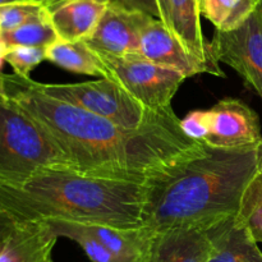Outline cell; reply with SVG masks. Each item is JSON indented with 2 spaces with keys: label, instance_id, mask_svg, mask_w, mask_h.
<instances>
[{
  "label": "cell",
  "instance_id": "cell-22",
  "mask_svg": "<svg viewBox=\"0 0 262 262\" xmlns=\"http://www.w3.org/2000/svg\"><path fill=\"white\" fill-rule=\"evenodd\" d=\"M45 12V7L31 2L0 7V28L2 32L12 31Z\"/></svg>",
  "mask_w": 262,
  "mask_h": 262
},
{
  "label": "cell",
  "instance_id": "cell-16",
  "mask_svg": "<svg viewBox=\"0 0 262 262\" xmlns=\"http://www.w3.org/2000/svg\"><path fill=\"white\" fill-rule=\"evenodd\" d=\"M46 60L72 73L102 78V67L97 54L84 41L58 40L46 49Z\"/></svg>",
  "mask_w": 262,
  "mask_h": 262
},
{
  "label": "cell",
  "instance_id": "cell-23",
  "mask_svg": "<svg viewBox=\"0 0 262 262\" xmlns=\"http://www.w3.org/2000/svg\"><path fill=\"white\" fill-rule=\"evenodd\" d=\"M181 128L184 135L197 142H205L210 133L209 110H193L181 119Z\"/></svg>",
  "mask_w": 262,
  "mask_h": 262
},
{
  "label": "cell",
  "instance_id": "cell-2",
  "mask_svg": "<svg viewBox=\"0 0 262 262\" xmlns=\"http://www.w3.org/2000/svg\"><path fill=\"white\" fill-rule=\"evenodd\" d=\"M257 173V146L214 148L202 143L151 171L142 182V227L209 229L237 215Z\"/></svg>",
  "mask_w": 262,
  "mask_h": 262
},
{
  "label": "cell",
  "instance_id": "cell-24",
  "mask_svg": "<svg viewBox=\"0 0 262 262\" xmlns=\"http://www.w3.org/2000/svg\"><path fill=\"white\" fill-rule=\"evenodd\" d=\"M112 3L120 5L125 9L143 13V14L161 20V12L158 0H112Z\"/></svg>",
  "mask_w": 262,
  "mask_h": 262
},
{
  "label": "cell",
  "instance_id": "cell-5",
  "mask_svg": "<svg viewBox=\"0 0 262 262\" xmlns=\"http://www.w3.org/2000/svg\"><path fill=\"white\" fill-rule=\"evenodd\" d=\"M38 86L53 99L60 100L129 129L143 127L166 112L146 109L130 97L119 84L109 78L79 83L38 82Z\"/></svg>",
  "mask_w": 262,
  "mask_h": 262
},
{
  "label": "cell",
  "instance_id": "cell-29",
  "mask_svg": "<svg viewBox=\"0 0 262 262\" xmlns=\"http://www.w3.org/2000/svg\"><path fill=\"white\" fill-rule=\"evenodd\" d=\"M5 51H7V46L0 41V73H2L3 66L5 63Z\"/></svg>",
  "mask_w": 262,
  "mask_h": 262
},
{
  "label": "cell",
  "instance_id": "cell-18",
  "mask_svg": "<svg viewBox=\"0 0 262 262\" xmlns=\"http://www.w3.org/2000/svg\"><path fill=\"white\" fill-rule=\"evenodd\" d=\"M59 38L50 19V13L45 8V12L38 17L28 20L12 31L2 32L0 41L7 48L12 46H30V48H43L56 42Z\"/></svg>",
  "mask_w": 262,
  "mask_h": 262
},
{
  "label": "cell",
  "instance_id": "cell-14",
  "mask_svg": "<svg viewBox=\"0 0 262 262\" xmlns=\"http://www.w3.org/2000/svg\"><path fill=\"white\" fill-rule=\"evenodd\" d=\"M56 241L45 223H17L0 251V262H54Z\"/></svg>",
  "mask_w": 262,
  "mask_h": 262
},
{
  "label": "cell",
  "instance_id": "cell-3",
  "mask_svg": "<svg viewBox=\"0 0 262 262\" xmlns=\"http://www.w3.org/2000/svg\"><path fill=\"white\" fill-rule=\"evenodd\" d=\"M142 186L48 169L22 183L0 186V210L17 223L64 220L133 229L142 227Z\"/></svg>",
  "mask_w": 262,
  "mask_h": 262
},
{
  "label": "cell",
  "instance_id": "cell-13",
  "mask_svg": "<svg viewBox=\"0 0 262 262\" xmlns=\"http://www.w3.org/2000/svg\"><path fill=\"white\" fill-rule=\"evenodd\" d=\"M211 255L207 262H262V251L245 224L230 216L207 229Z\"/></svg>",
  "mask_w": 262,
  "mask_h": 262
},
{
  "label": "cell",
  "instance_id": "cell-31",
  "mask_svg": "<svg viewBox=\"0 0 262 262\" xmlns=\"http://www.w3.org/2000/svg\"><path fill=\"white\" fill-rule=\"evenodd\" d=\"M28 2L31 3H36V4H41V5H46L49 2H51V0H28Z\"/></svg>",
  "mask_w": 262,
  "mask_h": 262
},
{
  "label": "cell",
  "instance_id": "cell-15",
  "mask_svg": "<svg viewBox=\"0 0 262 262\" xmlns=\"http://www.w3.org/2000/svg\"><path fill=\"white\" fill-rule=\"evenodd\" d=\"M107 4L92 0L71 2L46 8L58 38L68 42L86 41L99 25Z\"/></svg>",
  "mask_w": 262,
  "mask_h": 262
},
{
  "label": "cell",
  "instance_id": "cell-33",
  "mask_svg": "<svg viewBox=\"0 0 262 262\" xmlns=\"http://www.w3.org/2000/svg\"><path fill=\"white\" fill-rule=\"evenodd\" d=\"M0 35H2V28H0Z\"/></svg>",
  "mask_w": 262,
  "mask_h": 262
},
{
  "label": "cell",
  "instance_id": "cell-1",
  "mask_svg": "<svg viewBox=\"0 0 262 262\" xmlns=\"http://www.w3.org/2000/svg\"><path fill=\"white\" fill-rule=\"evenodd\" d=\"M0 86L48 132L71 170L84 176L142 184L151 171L204 143L184 135L173 107L129 129L53 99L31 77L2 72Z\"/></svg>",
  "mask_w": 262,
  "mask_h": 262
},
{
  "label": "cell",
  "instance_id": "cell-12",
  "mask_svg": "<svg viewBox=\"0 0 262 262\" xmlns=\"http://www.w3.org/2000/svg\"><path fill=\"white\" fill-rule=\"evenodd\" d=\"M200 17L199 0H169L168 28L170 32L192 55L207 64L214 76L225 77L219 63L212 58L210 43L202 32Z\"/></svg>",
  "mask_w": 262,
  "mask_h": 262
},
{
  "label": "cell",
  "instance_id": "cell-30",
  "mask_svg": "<svg viewBox=\"0 0 262 262\" xmlns=\"http://www.w3.org/2000/svg\"><path fill=\"white\" fill-rule=\"evenodd\" d=\"M28 2V0H0V7H4V5L9 4H15V3H23Z\"/></svg>",
  "mask_w": 262,
  "mask_h": 262
},
{
  "label": "cell",
  "instance_id": "cell-6",
  "mask_svg": "<svg viewBox=\"0 0 262 262\" xmlns=\"http://www.w3.org/2000/svg\"><path fill=\"white\" fill-rule=\"evenodd\" d=\"M96 54L102 67V78L112 79L143 107L152 112L170 109L171 100L186 79L179 72L138 56L120 58Z\"/></svg>",
  "mask_w": 262,
  "mask_h": 262
},
{
  "label": "cell",
  "instance_id": "cell-10",
  "mask_svg": "<svg viewBox=\"0 0 262 262\" xmlns=\"http://www.w3.org/2000/svg\"><path fill=\"white\" fill-rule=\"evenodd\" d=\"M138 58L179 72L186 78L200 73L212 74L211 68L192 55L160 19L151 18L140 37Z\"/></svg>",
  "mask_w": 262,
  "mask_h": 262
},
{
  "label": "cell",
  "instance_id": "cell-32",
  "mask_svg": "<svg viewBox=\"0 0 262 262\" xmlns=\"http://www.w3.org/2000/svg\"><path fill=\"white\" fill-rule=\"evenodd\" d=\"M257 9L260 10L261 13V17H262V0H258V4H257Z\"/></svg>",
  "mask_w": 262,
  "mask_h": 262
},
{
  "label": "cell",
  "instance_id": "cell-11",
  "mask_svg": "<svg viewBox=\"0 0 262 262\" xmlns=\"http://www.w3.org/2000/svg\"><path fill=\"white\" fill-rule=\"evenodd\" d=\"M210 255L207 229L171 228L151 232L143 262H207Z\"/></svg>",
  "mask_w": 262,
  "mask_h": 262
},
{
  "label": "cell",
  "instance_id": "cell-21",
  "mask_svg": "<svg viewBox=\"0 0 262 262\" xmlns=\"http://www.w3.org/2000/svg\"><path fill=\"white\" fill-rule=\"evenodd\" d=\"M46 60V49L30 46H12L5 51V63L9 64L14 74L30 77L31 72Z\"/></svg>",
  "mask_w": 262,
  "mask_h": 262
},
{
  "label": "cell",
  "instance_id": "cell-28",
  "mask_svg": "<svg viewBox=\"0 0 262 262\" xmlns=\"http://www.w3.org/2000/svg\"><path fill=\"white\" fill-rule=\"evenodd\" d=\"M257 173L262 174V140L257 146Z\"/></svg>",
  "mask_w": 262,
  "mask_h": 262
},
{
  "label": "cell",
  "instance_id": "cell-7",
  "mask_svg": "<svg viewBox=\"0 0 262 262\" xmlns=\"http://www.w3.org/2000/svg\"><path fill=\"white\" fill-rule=\"evenodd\" d=\"M210 43L211 55L217 63L234 69L262 100V17L255 12L237 28L216 31Z\"/></svg>",
  "mask_w": 262,
  "mask_h": 262
},
{
  "label": "cell",
  "instance_id": "cell-25",
  "mask_svg": "<svg viewBox=\"0 0 262 262\" xmlns=\"http://www.w3.org/2000/svg\"><path fill=\"white\" fill-rule=\"evenodd\" d=\"M15 227H17V222L9 214L0 210V251L4 247Z\"/></svg>",
  "mask_w": 262,
  "mask_h": 262
},
{
  "label": "cell",
  "instance_id": "cell-4",
  "mask_svg": "<svg viewBox=\"0 0 262 262\" xmlns=\"http://www.w3.org/2000/svg\"><path fill=\"white\" fill-rule=\"evenodd\" d=\"M48 169L71 170L48 132L0 86V186L22 183Z\"/></svg>",
  "mask_w": 262,
  "mask_h": 262
},
{
  "label": "cell",
  "instance_id": "cell-27",
  "mask_svg": "<svg viewBox=\"0 0 262 262\" xmlns=\"http://www.w3.org/2000/svg\"><path fill=\"white\" fill-rule=\"evenodd\" d=\"M71 2H81V0H51L49 2L48 4L43 5L45 8H51V7H56V5H61V4H66V3H71ZM92 2H99L102 3V4H110L112 0H92Z\"/></svg>",
  "mask_w": 262,
  "mask_h": 262
},
{
  "label": "cell",
  "instance_id": "cell-26",
  "mask_svg": "<svg viewBox=\"0 0 262 262\" xmlns=\"http://www.w3.org/2000/svg\"><path fill=\"white\" fill-rule=\"evenodd\" d=\"M158 3L161 12V22L168 27L169 26V0H158Z\"/></svg>",
  "mask_w": 262,
  "mask_h": 262
},
{
  "label": "cell",
  "instance_id": "cell-19",
  "mask_svg": "<svg viewBox=\"0 0 262 262\" xmlns=\"http://www.w3.org/2000/svg\"><path fill=\"white\" fill-rule=\"evenodd\" d=\"M41 223L48 224V227L58 238L66 237L76 242L84 251L91 262H120L87 229L84 224L64 222V220H48Z\"/></svg>",
  "mask_w": 262,
  "mask_h": 262
},
{
  "label": "cell",
  "instance_id": "cell-17",
  "mask_svg": "<svg viewBox=\"0 0 262 262\" xmlns=\"http://www.w3.org/2000/svg\"><path fill=\"white\" fill-rule=\"evenodd\" d=\"M258 0H199L201 15L222 32L242 25L255 12Z\"/></svg>",
  "mask_w": 262,
  "mask_h": 262
},
{
  "label": "cell",
  "instance_id": "cell-20",
  "mask_svg": "<svg viewBox=\"0 0 262 262\" xmlns=\"http://www.w3.org/2000/svg\"><path fill=\"white\" fill-rule=\"evenodd\" d=\"M237 219L247 227L257 243H262V174L256 173L243 193Z\"/></svg>",
  "mask_w": 262,
  "mask_h": 262
},
{
  "label": "cell",
  "instance_id": "cell-9",
  "mask_svg": "<svg viewBox=\"0 0 262 262\" xmlns=\"http://www.w3.org/2000/svg\"><path fill=\"white\" fill-rule=\"evenodd\" d=\"M150 15L107 4L99 25L84 42L94 51L112 56H138L140 37Z\"/></svg>",
  "mask_w": 262,
  "mask_h": 262
},
{
  "label": "cell",
  "instance_id": "cell-8",
  "mask_svg": "<svg viewBox=\"0 0 262 262\" xmlns=\"http://www.w3.org/2000/svg\"><path fill=\"white\" fill-rule=\"evenodd\" d=\"M210 133L204 143L214 148L255 147L261 142L258 115L250 105L225 97L209 109Z\"/></svg>",
  "mask_w": 262,
  "mask_h": 262
}]
</instances>
